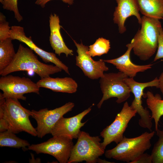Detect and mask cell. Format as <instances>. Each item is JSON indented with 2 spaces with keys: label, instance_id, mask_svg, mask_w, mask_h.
Returning a JSON list of instances; mask_svg holds the SVG:
<instances>
[{
  "label": "cell",
  "instance_id": "1",
  "mask_svg": "<svg viewBox=\"0 0 163 163\" xmlns=\"http://www.w3.org/2000/svg\"><path fill=\"white\" fill-rule=\"evenodd\" d=\"M18 99L5 98L0 93V118H3L8 130L15 134L25 132L32 136H37L36 129L29 119L31 111L23 107Z\"/></svg>",
  "mask_w": 163,
  "mask_h": 163
},
{
  "label": "cell",
  "instance_id": "2",
  "mask_svg": "<svg viewBox=\"0 0 163 163\" xmlns=\"http://www.w3.org/2000/svg\"><path fill=\"white\" fill-rule=\"evenodd\" d=\"M141 18V28L131 43L134 54L144 61L149 59L156 52L162 26L159 20L144 16Z\"/></svg>",
  "mask_w": 163,
  "mask_h": 163
},
{
  "label": "cell",
  "instance_id": "3",
  "mask_svg": "<svg viewBox=\"0 0 163 163\" xmlns=\"http://www.w3.org/2000/svg\"><path fill=\"white\" fill-rule=\"evenodd\" d=\"M34 52L30 48L20 44L13 60L8 66L0 72V75L5 76L13 72L32 71L42 78L62 71L56 65L46 64L40 61Z\"/></svg>",
  "mask_w": 163,
  "mask_h": 163
},
{
  "label": "cell",
  "instance_id": "4",
  "mask_svg": "<svg viewBox=\"0 0 163 163\" xmlns=\"http://www.w3.org/2000/svg\"><path fill=\"white\" fill-rule=\"evenodd\" d=\"M155 132H145L140 136L133 138L125 136L113 149L107 150L105 157L131 163L151 147V140Z\"/></svg>",
  "mask_w": 163,
  "mask_h": 163
},
{
  "label": "cell",
  "instance_id": "5",
  "mask_svg": "<svg viewBox=\"0 0 163 163\" xmlns=\"http://www.w3.org/2000/svg\"><path fill=\"white\" fill-rule=\"evenodd\" d=\"M74 145L68 163L85 161L87 163L97 162L99 157L105 153L99 136H91L85 132L80 131Z\"/></svg>",
  "mask_w": 163,
  "mask_h": 163
},
{
  "label": "cell",
  "instance_id": "6",
  "mask_svg": "<svg viewBox=\"0 0 163 163\" xmlns=\"http://www.w3.org/2000/svg\"><path fill=\"white\" fill-rule=\"evenodd\" d=\"M128 77L124 73L119 71L117 73H104L100 78L99 83L103 96L97 105L98 108H101L103 103L112 97H116L118 104L126 101L130 97L131 91L125 82Z\"/></svg>",
  "mask_w": 163,
  "mask_h": 163
},
{
  "label": "cell",
  "instance_id": "7",
  "mask_svg": "<svg viewBox=\"0 0 163 163\" xmlns=\"http://www.w3.org/2000/svg\"><path fill=\"white\" fill-rule=\"evenodd\" d=\"M72 140L67 136H54L46 141L30 145L27 149L34 151L37 154L42 153L51 155L59 163H67L74 145Z\"/></svg>",
  "mask_w": 163,
  "mask_h": 163
},
{
  "label": "cell",
  "instance_id": "8",
  "mask_svg": "<svg viewBox=\"0 0 163 163\" xmlns=\"http://www.w3.org/2000/svg\"><path fill=\"white\" fill-rule=\"evenodd\" d=\"M136 113V111L131 108L127 101L124 103L113 121L100 133V136L103 138V141L101 142L103 149H105L106 146L112 142L117 144L122 140L129 121Z\"/></svg>",
  "mask_w": 163,
  "mask_h": 163
},
{
  "label": "cell",
  "instance_id": "9",
  "mask_svg": "<svg viewBox=\"0 0 163 163\" xmlns=\"http://www.w3.org/2000/svg\"><path fill=\"white\" fill-rule=\"evenodd\" d=\"M40 88L37 83L30 78L11 75L2 76L0 78V89L5 98H13L26 100V94L34 93L39 94Z\"/></svg>",
  "mask_w": 163,
  "mask_h": 163
},
{
  "label": "cell",
  "instance_id": "10",
  "mask_svg": "<svg viewBox=\"0 0 163 163\" xmlns=\"http://www.w3.org/2000/svg\"><path fill=\"white\" fill-rule=\"evenodd\" d=\"M75 106L74 103L68 102L63 105L53 110L47 108L38 111L32 110L31 117L36 121V130L37 136L42 138L46 134L50 133L53 127L63 116L71 111Z\"/></svg>",
  "mask_w": 163,
  "mask_h": 163
},
{
  "label": "cell",
  "instance_id": "11",
  "mask_svg": "<svg viewBox=\"0 0 163 163\" xmlns=\"http://www.w3.org/2000/svg\"><path fill=\"white\" fill-rule=\"evenodd\" d=\"M125 82L130 88L134 98L130 106L136 111L140 117L139 124L141 127L147 128L151 131L152 126V119L149 111L142 105V97L144 90L147 87H155L158 88L159 80L156 77L153 80L148 82L140 83L136 82L133 78L128 77Z\"/></svg>",
  "mask_w": 163,
  "mask_h": 163
},
{
  "label": "cell",
  "instance_id": "12",
  "mask_svg": "<svg viewBox=\"0 0 163 163\" xmlns=\"http://www.w3.org/2000/svg\"><path fill=\"white\" fill-rule=\"evenodd\" d=\"M73 41L78 53L75 57L76 66L80 68L85 76L90 79H97L103 77L104 72L109 70L104 60H94L87 53L89 47L84 45L82 42L79 44L75 40Z\"/></svg>",
  "mask_w": 163,
  "mask_h": 163
},
{
  "label": "cell",
  "instance_id": "13",
  "mask_svg": "<svg viewBox=\"0 0 163 163\" xmlns=\"http://www.w3.org/2000/svg\"><path fill=\"white\" fill-rule=\"evenodd\" d=\"M10 37L12 40H17L26 44L44 62L53 63L70 75L68 67L57 57L56 54L53 53L46 51L38 47L33 41L31 37L26 36L23 27L17 26H12L10 31Z\"/></svg>",
  "mask_w": 163,
  "mask_h": 163
},
{
  "label": "cell",
  "instance_id": "14",
  "mask_svg": "<svg viewBox=\"0 0 163 163\" xmlns=\"http://www.w3.org/2000/svg\"><path fill=\"white\" fill-rule=\"evenodd\" d=\"M90 107L80 113L69 118L61 117L55 124L51 134L53 136L62 135L72 139H77L80 128L87 121L82 122L83 118L91 110Z\"/></svg>",
  "mask_w": 163,
  "mask_h": 163
},
{
  "label": "cell",
  "instance_id": "15",
  "mask_svg": "<svg viewBox=\"0 0 163 163\" xmlns=\"http://www.w3.org/2000/svg\"><path fill=\"white\" fill-rule=\"evenodd\" d=\"M117 6L113 13V21L118 27L119 32L124 33L126 30L125 23L130 16H135L140 24L142 18L139 13V9L136 0H116Z\"/></svg>",
  "mask_w": 163,
  "mask_h": 163
},
{
  "label": "cell",
  "instance_id": "16",
  "mask_svg": "<svg viewBox=\"0 0 163 163\" xmlns=\"http://www.w3.org/2000/svg\"><path fill=\"white\" fill-rule=\"evenodd\" d=\"M127 49L125 53L120 56L113 59L103 60L106 62L111 63L120 72L124 73L128 77L133 78L137 73L144 72L151 69L152 64L140 65L133 63L131 61L130 53L133 49L132 44L130 43L126 45Z\"/></svg>",
  "mask_w": 163,
  "mask_h": 163
},
{
  "label": "cell",
  "instance_id": "17",
  "mask_svg": "<svg viewBox=\"0 0 163 163\" xmlns=\"http://www.w3.org/2000/svg\"><path fill=\"white\" fill-rule=\"evenodd\" d=\"M59 16L56 14H51L49 17L50 34L49 41L55 53L60 56L64 53L66 57L73 55V51L66 45L60 32V26Z\"/></svg>",
  "mask_w": 163,
  "mask_h": 163
},
{
  "label": "cell",
  "instance_id": "18",
  "mask_svg": "<svg viewBox=\"0 0 163 163\" xmlns=\"http://www.w3.org/2000/svg\"><path fill=\"white\" fill-rule=\"evenodd\" d=\"M37 84L40 88H44L53 91L72 94L77 91L78 84L70 77L52 78L46 77L38 81Z\"/></svg>",
  "mask_w": 163,
  "mask_h": 163
},
{
  "label": "cell",
  "instance_id": "19",
  "mask_svg": "<svg viewBox=\"0 0 163 163\" xmlns=\"http://www.w3.org/2000/svg\"><path fill=\"white\" fill-rule=\"evenodd\" d=\"M144 16L160 20L163 18V0H136Z\"/></svg>",
  "mask_w": 163,
  "mask_h": 163
},
{
  "label": "cell",
  "instance_id": "20",
  "mask_svg": "<svg viewBox=\"0 0 163 163\" xmlns=\"http://www.w3.org/2000/svg\"><path fill=\"white\" fill-rule=\"evenodd\" d=\"M145 95L146 104L151 112V118L154 120L156 131L158 129L160 118L163 115V100L159 94H156L154 95L150 91H148Z\"/></svg>",
  "mask_w": 163,
  "mask_h": 163
},
{
  "label": "cell",
  "instance_id": "21",
  "mask_svg": "<svg viewBox=\"0 0 163 163\" xmlns=\"http://www.w3.org/2000/svg\"><path fill=\"white\" fill-rule=\"evenodd\" d=\"M11 38L0 41V72L6 68L13 60L15 53Z\"/></svg>",
  "mask_w": 163,
  "mask_h": 163
},
{
  "label": "cell",
  "instance_id": "22",
  "mask_svg": "<svg viewBox=\"0 0 163 163\" xmlns=\"http://www.w3.org/2000/svg\"><path fill=\"white\" fill-rule=\"evenodd\" d=\"M15 134L7 130L0 133V146L8 147L26 149L30 145L27 140L17 137Z\"/></svg>",
  "mask_w": 163,
  "mask_h": 163
},
{
  "label": "cell",
  "instance_id": "23",
  "mask_svg": "<svg viewBox=\"0 0 163 163\" xmlns=\"http://www.w3.org/2000/svg\"><path fill=\"white\" fill-rule=\"evenodd\" d=\"M109 40L102 37L99 38L95 42L89 46L87 53L92 57L100 56L107 53L110 48Z\"/></svg>",
  "mask_w": 163,
  "mask_h": 163
},
{
  "label": "cell",
  "instance_id": "24",
  "mask_svg": "<svg viewBox=\"0 0 163 163\" xmlns=\"http://www.w3.org/2000/svg\"><path fill=\"white\" fill-rule=\"evenodd\" d=\"M156 131L158 139L154 145L151 154L152 163H163V128L162 130L158 129Z\"/></svg>",
  "mask_w": 163,
  "mask_h": 163
},
{
  "label": "cell",
  "instance_id": "25",
  "mask_svg": "<svg viewBox=\"0 0 163 163\" xmlns=\"http://www.w3.org/2000/svg\"><path fill=\"white\" fill-rule=\"evenodd\" d=\"M18 0H4L3 8L4 9L9 10L14 12L15 18L20 22L23 19L20 14L18 8Z\"/></svg>",
  "mask_w": 163,
  "mask_h": 163
},
{
  "label": "cell",
  "instance_id": "26",
  "mask_svg": "<svg viewBox=\"0 0 163 163\" xmlns=\"http://www.w3.org/2000/svg\"><path fill=\"white\" fill-rule=\"evenodd\" d=\"M6 17L2 13L0 14V41L10 38L11 27L6 20Z\"/></svg>",
  "mask_w": 163,
  "mask_h": 163
},
{
  "label": "cell",
  "instance_id": "27",
  "mask_svg": "<svg viewBox=\"0 0 163 163\" xmlns=\"http://www.w3.org/2000/svg\"><path fill=\"white\" fill-rule=\"evenodd\" d=\"M157 49V52L154 59V61L163 58V30L162 27L160 31Z\"/></svg>",
  "mask_w": 163,
  "mask_h": 163
},
{
  "label": "cell",
  "instance_id": "28",
  "mask_svg": "<svg viewBox=\"0 0 163 163\" xmlns=\"http://www.w3.org/2000/svg\"><path fill=\"white\" fill-rule=\"evenodd\" d=\"M131 163H152L151 155L143 153Z\"/></svg>",
  "mask_w": 163,
  "mask_h": 163
},
{
  "label": "cell",
  "instance_id": "29",
  "mask_svg": "<svg viewBox=\"0 0 163 163\" xmlns=\"http://www.w3.org/2000/svg\"><path fill=\"white\" fill-rule=\"evenodd\" d=\"M51 0H36L35 4L40 5L42 8H44L46 4ZM63 2L70 5L73 4L74 0H61Z\"/></svg>",
  "mask_w": 163,
  "mask_h": 163
},
{
  "label": "cell",
  "instance_id": "30",
  "mask_svg": "<svg viewBox=\"0 0 163 163\" xmlns=\"http://www.w3.org/2000/svg\"><path fill=\"white\" fill-rule=\"evenodd\" d=\"M8 130V126L4 119L0 118V132H3Z\"/></svg>",
  "mask_w": 163,
  "mask_h": 163
},
{
  "label": "cell",
  "instance_id": "31",
  "mask_svg": "<svg viewBox=\"0 0 163 163\" xmlns=\"http://www.w3.org/2000/svg\"><path fill=\"white\" fill-rule=\"evenodd\" d=\"M159 80L158 88L163 95V72L160 75Z\"/></svg>",
  "mask_w": 163,
  "mask_h": 163
},
{
  "label": "cell",
  "instance_id": "32",
  "mask_svg": "<svg viewBox=\"0 0 163 163\" xmlns=\"http://www.w3.org/2000/svg\"><path fill=\"white\" fill-rule=\"evenodd\" d=\"M98 163H113V162H110L108 161H107L104 159H100L99 158L98 162Z\"/></svg>",
  "mask_w": 163,
  "mask_h": 163
},
{
  "label": "cell",
  "instance_id": "33",
  "mask_svg": "<svg viewBox=\"0 0 163 163\" xmlns=\"http://www.w3.org/2000/svg\"><path fill=\"white\" fill-rule=\"evenodd\" d=\"M162 19H163V18H162Z\"/></svg>",
  "mask_w": 163,
  "mask_h": 163
}]
</instances>
